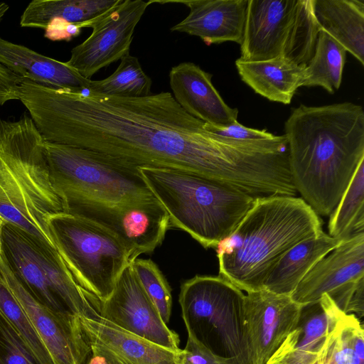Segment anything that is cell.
<instances>
[{
	"mask_svg": "<svg viewBox=\"0 0 364 364\" xmlns=\"http://www.w3.org/2000/svg\"><path fill=\"white\" fill-rule=\"evenodd\" d=\"M18 97L47 141L105 154L139 168L193 173L233 188L252 168L245 141L208 131L168 92L112 97L26 80Z\"/></svg>",
	"mask_w": 364,
	"mask_h": 364,
	"instance_id": "1",
	"label": "cell"
},
{
	"mask_svg": "<svg viewBox=\"0 0 364 364\" xmlns=\"http://www.w3.org/2000/svg\"><path fill=\"white\" fill-rule=\"evenodd\" d=\"M284 131L298 194L318 216H330L364 161L363 107L349 102L300 105Z\"/></svg>",
	"mask_w": 364,
	"mask_h": 364,
	"instance_id": "2",
	"label": "cell"
},
{
	"mask_svg": "<svg viewBox=\"0 0 364 364\" xmlns=\"http://www.w3.org/2000/svg\"><path fill=\"white\" fill-rule=\"evenodd\" d=\"M63 212L50 177L46 140L32 119H0V218L40 250L60 255L48 228L50 216Z\"/></svg>",
	"mask_w": 364,
	"mask_h": 364,
	"instance_id": "3",
	"label": "cell"
},
{
	"mask_svg": "<svg viewBox=\"0 0 364 364\" xmlns=\"http://www.w3.org/2000/svg\"><path fill=\"white\" fill-rule=\"evenodd\" d=\"M322 225L300 197L257 198L215 248L219 276L247 293L260 290L280 257L298 242L321 235Z\"/></svg>",
	"mask_w": 364,
	"mask_h": 364,
	"instance_id": "4",
	"label": "cell"
},
{
	"mask_svg": "<svg viewBox=\"0 0 364 364\" xmlns=\"http://www.w3.org/2000/svg\"><path fill=\"white\" fill-rule=\"evenodd\" d=\"M139 172L167 212L170 225L188 232L205 248H216L256 200L193 173L149 167H141Z\"/></svg>",
	"mask_w": 364,
	"mask_h": 364,
	"instance_id": "5",
	"label": "cell"
},
{
	"mask_svg": "<svg viewBox=\"0 0 364 364\" xmlns=\"http://www.w3.org/2000/svg\"><path fill=\"white\" fill-rule=\"evenodd\" d=\"M46 148L63 212L82 202L120 205L154 196L139 168L90 149L47 141Z\"/></svg>",
	"mask_w": 364,
	"mask_h": 364,
	"instance_id": "6",
	"label": "cell"
},
{
	"mask_svg": "<svg viewBox=\"0 0 364 364\" xmlns=\"http://www.w3.org/2000/svg\"><path fill=\"white\" fill-rule=\"evenodd\" d=\"M245 297L220 276L197 275L184 282L178 302L188 334L235 364H252Z\"/></svg>",
	"mask_w": 364,
	"mask_h": 364,
	"instance_id": "7",
	"label": "cell"
},
{
	"mask_svg": "<svg viewBox=\"0 0 364 364\" xmlns=\"http://www.w3.org/2000/svg\"><path fill=\"white\" fill-rule=\"evenodd\" d=\"M48 228L58 253L79 285L100 302L107 300L120 274L131 264L123 240L91 219L63 212L49 218Z\"/></svg>",
	"mask_w": 364,
	"mask_h": 364,
	"instance_id": "8",
	"label": "cell"
},
{
	"mask_svg": "<svg viewBox=\"0 0 364 364\" xmlns=\"http://www.w3.org/2000/svg\"><path fill=\"white\" fill-rule=\"evenodd\" d=\"M319 31L313 0H247L239 58L252 62L283 57L306 66Z\"/></svg>",
	"mask_w": 364,
	"mask_h": 364,
	"instance_id": "9",
	"label": "cell"
},
{
	"mask_svg": "<svg viewBox=\"0 0 364 364\" xmlns=\"http://www.w3.org/2000/svg\"><path fill=\"white\" fill-rule=\"evenodd\" d=\"M149 5V1L122 0L92 25L91 34L71 50L67 65L91 80L100 69L129 54L135 28Z\"/></svg>",
	"mask_w": 364,
	"mask_h": 364,
	"instance_id": "10",
	"label": "cell"
},
{
	"mask_svg": "<svg viewBox=\"0 0 364 364\" xmlns=\"http://www.w3.org/2000/svg\"><path fill=\"white\" fill-rule=\"evenodd\" d=\"M99 313L100 317L128 332L171 350H181L178 335L162 320L132 263L120 274L109 297L100 302Z\"/></svg>",
	"mask_w": 364,
	"mask_h": 364,
	"instance_id": "11",
	"label": "cell"
},
{
	"mask_svg": "<svg viewBox=\"0 0 364 364\" xmlns=\"http://www.w3.org/2000/svg\"><path fill=\"white\" fill-rule=\"evenodd\" d=\"M0 274L26 311L54 364H85L91 348L80 318L69 311H53L40 304L19 283L1 255Z\"/></svg>",
	"mask_w": 364,
	"mask_h": 364,
	"instance_id": "12",
	"label": "cell"
},
{
	"mask_svg": "<svg viewBox=\"0 0 364 364\" xmlns=\"http://www.w3.org/2000/svg\"><path fill=\"white\" fill-rule=\"evenodd\" d=\"M301 305L264 289L247 293L245 318L252 364H267L294 329Z\"/></svg>",
	"mask_w": 364,
	"mask_h": 364,
	"instance_id": "13",
	"label": "cell"
},
{
	"mask_svg": "<svg viewBox=\"0 0 364 364\" xmlns=\"http://www.w3.org/2000/svg\"><path fill=\"white\" fill-rule=\"evenodd\" d=\"M345 315L326 294L301 305L294 329L267 364H316L331 334Z\"/></svg>",
	"mask_w": 364,
	"mask_h": 364,
	"instance_id": "14",
	"label": "cell"
},
{
	"mask_svg": "<svg viewBox=\"0 0 364 364\" xmlns=\"http://www.w3.org/2000/svg\"><path fill=\"white\" fill-rule=\"evenodd\" d=\"M91 351L107 364H180L178 353L100 317L80 318Z\"/></svg>",
	"mask_w": 364,
	"mask_h": 364,
	"instance_id": "15",
	"label": "cell"
},
{
	"mask_svg": "<svg viewBox=\"0 0 364 364\" xmlns=\"http://www.w3.org/2000/svg\"><path fill=\"white\" fill-rule=\"evenodd\" d=\"M149 3H178L189 9L188 16L170 28L173 32L198 36L207 46L242 43L247 0H150Z\"/></svg>",
	"mask_w": 364,
	"mask_h": 364,
	"instance_id": "16",
	"label": "cell"
},
{
	"mask_svg": "<svg viewBox=\"0 0 364 364\" xmlns=\"http://www.w3.org/2000/svg\"><path fill=\"white\" fill-rule=\"evenodd\" d=\"M361 277H364V232L343 240L321 259L290 296L299 304H306Z\"/></svg>",
	"mask_w": 364,
	"mask_h": 364,
	"instance_id": "17",
	"label": "cell"
},
{
	"mask_svg": "<svg viewBox=\"0 0 364 364\" xmlns=\"http://www.w3.org/2000/svg\"><path fill=\"white\" fill-rule=\"evenodd\" d=\"M173 97L192 117L212 126L226 127L237 121L238 109L228 106L212 82V75L198 65L184 62L168 75Z\"/></svg>",
	"mask_w": 364,
	"mask_h": 364,
	"instance_id": "18",
	"label": "cell"
},
{
	"mask_svg": "<svg viewBox=\"0 0 364 364\" xmlns=\"http://www.w3.org/2000/svg\"><path fill=\"white\" fill-rule=\"evenodd\" d=\"M170 226L167 212L154 196L122 207L109 229L127 245L132 263L161 245Z\"/></svg>",
	"mask_w": 364,
	"mask_h": 364,
	"instance_id": "19",
	"label": "cell"
},
{
	"mask_svg": "<svg viewBox=\"0 0 364 364\" xmlns=\"http://www.w3.org/2000/svg\"><path fill=\"white\" fill-rule=\"evenodd\" d=\"M0 64L37 84L56 89L87 91L91 80L67 65L0 36Z\"/></svg>",
	"mask_w": 364,
	"mask_h": 364,
	"instance_id": "20",
	"label": "cell"
},
{
	"mask_svg": "<svg viewBox=\"0 0 364 364\" xmlns=\"http://www.w3.org/2000/svg\"><path fill=\"white\" fill-rule=\"evenodd\" d=\"M343 241L323 232L298 242L274 264L265 279L263 289L291 296L313 267Z\"/></svg>",
	"mask_w": 364,
	"mask_h": 364,
	"instance_id": "21",
	"label": "cell"
},
{
	"mask_svg": "<svg viewBox=\"0 0 364 364\" xmlns=\"http://www.w3.org/2000/svg\"><path fill=\"white\" fill-rule=\"evenodd\" d=\"M235 65L246 85L272 102L290 104L296 90L302 86L305 66L283 57L252 62L238 58Z\"/></svg>",
	"mask_w": 364,
	"mask_h": 364,
	"instance_id": "22",
	"label": "cell"
},
{
	"mask_svg": "<svg viewBox=\"0 0 364 364\" xmlns=\"http://www.w3.org/2000/svg\"><path fill=\"white\" fill-rule=\"evenodd\" d=\"M313 11L319 30L364 65V1L313 0Z\"/></svg>",
	"mask_w": 364,
	"mask_h": 364,
	"instance_id": "23",
	"label": "cell"
},
{
	"mask_svg": "<svg viewBox=\"0 0 364 364\" xmlns=\"http://www.w3.org/2000/svg\"><path fill=\"white\" fill-rule=\"evenodd\" d=\"M122 0H33L24 9L20 25L45 29L50 20L60 18L83 28L109 12Z\"/></svg>",
	"mask_w": 364,
	"mask_h": 364,
	"instance_id": "24",
	"label": "cell"
},
{
	"mask_svg": "<svg viewBox=\"0 0 364 364\" xmlns=\"http://www.w3.org/2000/svg\"><path fill=\"white\" fill-rule=\"evenodd\" d=\"M346 58V49L320 31L313 56L304 68L302 86H319L333 94L341 86Z\"/></svg>",
	"mask_w": 364,
	"mask_h": 364,
	"instance_id": "25",
	"label": "cell"
},
{
	"mask_svg": "<svg viewBox=\"0 0 364 364\" xmlns=\"http://www.w3.org/2000/svg\"><path fill=\"white\" fill-rule=\"evenodd\" d=\"M329 217L328 235L333 237L344 240L364 232V161Z\"/></svg>",
	"mask_w": 364,
	"mask_h": 364,
	"instance_id": "26",
	"label": "cell"
},
{
	"mask_svg": "<svg viewBox=\"0 0 364 364\" xmlns=\"http://www.w3.org/2000/svg\"><path fill=\"white\" fill-rule=\"evenodd\" d=\"M318 363L364 364V329L355 314H346L338 322Z\"/></svg>",
	"mask_w": 364,
	"mask_h": 364,
	"instance_id": "27",
	"label": "cell"
},
{
	"mask_svg": "<svg viewBox=\"0 0 364 364\" xmlns=\"http://www.w3.org/2000/svg\"><path fill=\"white\" fill-rule=\"evenodd\" d=\"M151 85L138 58L128 54L111 75L100 80H91L87 91L105 96L139 97L151 94Z\"/></svg>",
	"mask_w": 364,
	"mask_h": 364,
	"instance_id": "28",
	"label": "cell"
},
{
	"mask_svg": "<svg viewBox=\"0 0 364 364\" xmlns=\"http://www.w3.org/2000/svg\"><path fill=\"white\" fill-rule=\"evenodd\" d=\"M0 314L22 336L43 364H54L26 311L1 274Z\"/></svg>",
	"mask_w": 364,
	"mask_h": 364,
	"instance_id": "29",
	"label": "cell"
},
{
	"mask_svg": "<svg viewBox=\"0 0 364 364\" xmlns=\"http://www.w3.org/2000/svg\"><path fill=\"white\" fill-rule=\"evenodd\" d=\"M132 266L162 320L167 324L171 314L172 296L171 289L166 278L151 259H136L132 262Z\"/></svg>",
	"mask_w": 364,
	"mask_h": 364,
	"instance_id": "30",
	"label": "cell"
},
{
	"mask_svg": "<svg viewBox=\"0 0 364 364\" xmlns=\"http://www.w3.org/2000/svg\"><path fill=\"white\" fill-rule=\"evenodd\" d=\"M0 364H43L26 341L1 314Z\"/></svg>",
	"mask_w": 364,
	"mask_h": 364,
	"instance_id": "31",
	"label": "cell"
},
{
	"mask_svg": "<svg viewBox=\"0 0 364 364\" xmlns=\"http://www.w3.org/2000/svg\"><path fill=\"white\" fill-rule=\"evenodd\" d=\"M328 295L344 314L363 317L364 277L349 282Z\"/></svg>",
	"mask_w": 364,
	"mask_h": 364,
	"instance_id": "32",
	"label": "cell"
},
{
	"mask_svg": "<svg viewBox=\"0 0 364 364\" xmlns=\"http://www.w3.org/2000/svg\"><path fill=\"white\" fill-rule=\"evenodd\" d=\"M180 364H235L213 353L194 337L188 334L186 346L178 353Z\"/></svg>",
	"mask_w": 364,
	"mask_h": 364,
	"instance_id": "33",
	"label": "cell"
},
{
	"mask_svg": "<svg viewBox=\"0 0 364 364\" xmlns=\"http://www.w3.org/2000/svg\"><path fill=\"white\" fill-rule=\"evenodd\" d=\"M206 129L221 136L240 141L262 140L273 138L275 135L266 129H257L247 127L238 121L226 126L215 127L205 123Z\"/></svg>",
	"mask_w": 364,
	"mask_h": 364,
	"instance_id": "34",
	"label": "cell"
},
{
	"mask_svg": "<svg viewBox=\"0 0 364 364\" xmlns=\"http://www.w3.org/2000/svg\"><path fill=\"white\" fill-rule=\"evenodd\" d=\"M9 9L7 4L0 3V22ZM21 80V77L0 64V105L11 100H18L17 93Z\"/></svg>",
	"mask_w": 364,
	"mask_h": 364,
	"instance_id": "35",
	"label": "cell"
},
{
	"mask_svg": "<svg viewBox=\"0 0 364 364\" xmlns=\"http://www.w3.org/2000/svg\"><path fill=\"white\" fill-rule=\"evenodd\" d=\"M82 28L80 24L70 23L60 18H54L49 21L45 28L44 36L53 41H68L77 36Z\"/></svg>",
	"mask_w": 364,
	"mask_h": 364,
	"instance_id": "36",
	"label": "cell"
},
{
	"mask_svg": "<svg viewBox=\"0 0 364 364\" xmlns=\"http://www.w3.org/2000/svg\"><path fill=\"white\" fill-rule=\"evenodd\" d=\"M85 364H107L105 360H103L99 355L93 353L91 351V355H90L88 360Z\"/></svg>",
	"mask_w": 364,
	"mask_h": 364,
	"instance_id": "37",
	"label": "cell"
},
{
	"mask_svg": "<svg viewBox=\"0 0 364 364\" xmlns=\"http://www.w3.org/2000/svg\"><path fill=\"white\" fill-rule=\"evenodd\" d=\"M5 223L0 218V256L2 253V245H3V228Z\"/></svg>",
	"mask_w": 364,
	"mask_h": 364,
	"instance_id": "38",
	"label": "cell"
},
{
	"mask_svg": "<svg viewBox=\"0 0 364 364\" xmlns=\"http://www.w3.org/2000/svg\"><path fill=\"white\" fill-rule=\"evenodd\" d=\"M316 364H320V363H318L317 362V363H316Z\"/></svg>",
	"mask_w": 364,
	"mask_h": 364,
	"instance_id": "39",
	"label": "cell"
}]
</instances>
